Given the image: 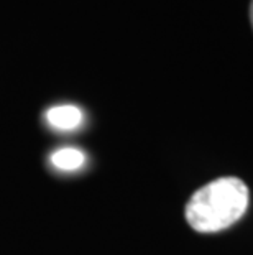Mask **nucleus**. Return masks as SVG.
Segmentation results:
<instances>
[{
    "mask_svg": "<svg viewBox=\"0 0 253 255\" xmlns=\"http://www.w3.org/2000/svg\"><path fill=\"white\" fill-rule=\"evenodd\" d=\"M250 21H252V26H253V0L250 3Z\"/></svg>",
    "mask_w": 253,
    "mask_h": 255,
    "instance_id": "4",
    "label": "nucleus"
},
{
    "mask_svg": "<svg viewBox=\"0 0 253 255\" xmlns=\"http://www.w3.org/2000/svg\"><path fill=\"white\" fill-rule=\"evenodd\" d=\"M85 156L78 148H59L51 155V163L59 170L74 171L84 165Z\"/></svg>",
    "mask_w": 253,
    "mask_h": 255,
    "instance_id": "3",
    "label": "nucleus"
},
{
    "mask_svg": "<svg viewBox=\"0 0 253 255\" xmlns=\"http://www.w3.org/2000/svg\"><path fill=\"white\" fill-rule=\"evenodd\" d=\"M249 208V188L234 176L199 188L186 206V219L197 232H219L235 224Z\"/></svg>",
    "mask_w": 253,
    "mask_h": 255,
    "instance_id": "1",
    "label": "nucleus"
},
{
    "mask_svg": "<svg viewBox=\"0 0 253 255\" xmlns=\"http://www.w3.org/2000/svg\"><path fill=\"white\" fill-rule=\"evenodd\" d=\"M46 119L58 130H74L83 122V112L76 106H58L46 112Z\"/></svg>",
    "mask_w": 253,
    "mask_h": 255,
    "instance_id": "2",
    "label": "nucleus"
}]
</instances>
